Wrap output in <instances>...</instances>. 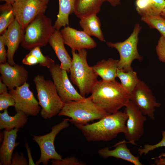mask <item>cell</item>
I'll return each mask as SVG.
<instances>
[{"instance_id": "obj_41", "label": "cell", "mask_w": 165, "mask_h": 165, "mask_svg": "<svg viewBox=\"0 0 165 165\" xmlns=\"http://www.w3.org/2000/svg\"><path fill=\"white\" fill-rule=\"evenodd\" d=\"M1 1H5L6 3L9 4L11 5L13 4L15 2V0H0Z\"/></svg>"}, {"instance_id": "obj_20", "label": "cell", "mask_w": 165, "mask_h": 165, "mask_svg": "<svg viewBox=\"0 0 165 165\" xmlns=\"http://www.w3.org/2000/svg\"><path fill=\"white\" fill-rule=\"evenodd\" d=\"M119 60L109 58L98 61L93 66L92 68L98 75L105 82L114 81L117 77Z\"/></svg>"}, {"instance_id": "obj_25", "label": "cell", "mask_w": 165, "mask_h": 165, "mask_svg": "<svg viewBox=\"0 0 165 165\" xmlns=\"http://www.w3.org/2000/svg\"><path fill=\"white\" fill-rule=\"evenodd\" d=\"M75 0H59V9L57 19L53 25L55 29L60 30L69 25V16L74 13Z\"/></svg>"}, {"instance_id": "obj_7", "label": "cell", "mask_w": 165, "mask_h": 165, "mask_svg": "<svg viewBox=\"0 0 165 165\" xmlns=\"http://www.w3.org/2000/svg\"><path fill=\"white\" fill-rule=\"evenodd\" d=\"M141 29L140 24L137 23L134 26L133 31L130 36L122 42L113 43L106 42L108 46L116 49L118 52L120 59L118 63V68L127 72L132 69L133 61L137 59L141 61L142 57L139 53L137 46L138 35Z\"/></svg>"}, {"instance_id": "obj_37", "label": "cell", "mask_w": 165, "mask_h": 165, "mask_svg": "<svg viewBox=\"0 0 165 165\" xmlns=\"http://www.w3.org/2000/svg\"><path fill=\"white\" fill-rule=\"evenodd\" d=\"M25 148L26 149L28 159V165H36L33 160L32 157L31 151L30 148L29 147L27 143H25Z\"/></svg>"}, {"instance_id": "obj_43", "label": "cell", "mask_w": 165, "mask_h": 165, "mask_svg": "<svg viewBox=\"0 0 165 165\" xmlns=\"http://www.w3.org/2000/svg\"><path fill=\"white\" fill-rule=\"evenodd\" d=\"M42 2L45 4L47 5L49 1V0H40Z\"/></svg>"}, {"instance_id": "obj_2", "label": "cell", "mask_w": 165, "mask_h": 165, "mask_svg": "<svg viewBox=\"0 0 165 165\" xmlns=\"http://www.w3.org/2000/svg\"><path fill=\"white\" fill-rule=\"evenodd\" d=\"M91 93L93 102L108 114L119 111L130 100L129 94L116 80L98 81Z\"/></svg>"}, {"instance_id": "obj_4", "label": "cell", "mask_w": 165, "mask_h": 165, "mask_svg": "<svg viewBox=\"0 0 165 165\" xmlns=\"http://www.w3.org/2000/svg\"><path fill=\"white\" fill-rule=\"evenodd\" d=\"M108 115L93 101L91 96L83 99L64 103L58 114L70 117V123L86 124L88 122L100 120Z\"/></svg>"}, {"instance_id": "obj_32", "label": "cell", "mask_w": 165, "mask_h": 165, "mask_svg": "<svg viewBox=\"0 0 165 165\" xmlns=\"http://www.w3.org/2000/svg\"><path fill=\"white\" fill-rule=\"evenodd\" d=\"M156 50L159 61L165 63V35H161L156 46Z\"/></svg>"}, {"instance_id": "obj_15", "label": "cell", "mask_w": 165, "mask_h": 165, "mask_svg": "<svg viewBox=\"0 0 165 165\" xmlns=\"http://www.w3.org/2000/svg\"><path fill=\"white\" fill-rule=\"evenodd\" d=\"M0 79L10 90L23 85L28 77V72L24 66H11L7 62L0 63Z\"/></svg>"}, {"instance_id": "obj_17", "label": "cell", "mask_w": 165, "mask_h": 165, "mask_svg": "<svg viewBox=\"0 0 165 165\" xmlns=\"http://www.w3.org/2000/svg\"><path fill=\"white\" fill-rule=\"evenodd\" d=\"M127 141L123 140L114 145L115 148L113 149H109V147L99 149L98 154L105 159L114 157L130 162L134 165H143L139 160V156H135L131 152L127 147Z\"/></svg>"}, {"instance_id": "obj_13", "label": "cell", "mask_w": 165, "mask_h": 165, "mask_svg": "<svg viewBox=\"0 0 165 165\" xmlns=\"http://www.w3.org/2000/svg\"><path fill=\"white\" fill-rule=\"evenodd\" d=\"M12 6L15 19L24 29L37 15L44 13L47 8L40 0H20Z\"/></svg>"}, {"instance_id": "obj_6", "label": "cell", "mask_w": 165, "mask_h": 165, "mask_svg": "<svg viewBox=\"0 0 165 165\" xmlns=\"http://www.w3.org/2000/svg\"><path fill=\"white\" fill-rule=\"evenodd\" d=\"M55 29L50 18L44 13L37 15L24 29L21 43L22 47L31 50L37 47L45 46Z\"/></svg>"}, {"instance_id": "obj_28", "label": "cell", "mask_w": 165, "mask_h": 165, "mask_svg": "<svg viewBox=\"0 0 165 165\" xmlns=\"http://www.w3.org/2000/svg\"><path fill=\"white\" fill-rule=\"evenodd\" d=\"M141 20L150 28L158 30L161 35H165V18L161 15L142 16Z\"/></svg>"}, {"instance_id": "obj_30", "label": "cell", "mask_w": 165, "mask_h": 165, "mask_svg": "<svg viewBox=\"0 0 165 165\" xmlns=\"http://www.w3.org/2000/svg\"><path fill=\"white\" fill-rule=\"evenodd\" d=\"M162 139L158 143L153 145L146 144L144 145L143 148H139L138 152L140 156L143 154L145 155L147 154L149 152L160 147H165V131L162 132ZM165 157V152H162L159 156L156 158Z\"/></svg>"}, {"instance_id": "obj_35", "label": "cell", "mask_w": 165, "mask_h": 165, "mask_svg": "<svg viewBox=\"0 0 165 165\" xmlns=\"http://www.w3.org/2000/svg\"><path fill=\"white\" fill-rule=\"evenodd\" d=\"M5 44L3 36H0V63L7 62V52L5 48Z\"/></svg>"}, {"instance_id": "obj_16", "label": "cell", "mask_w": 165, "mask_h": 165, "mask_svg": "<svg viewBox=\"0 0 165 165\" xmlns=\"http://www.w3.org/2000/svg\"><path fill=\"white\" fill-rule=\"evenodd\" d=\"M24 29L15 19L2 35L5 44L7 47V62L11 66L15 65L14 60L15 53L21 44Z\"/></svg>"}, {"instance_id": "obj_26", "label": "cell", "mask_w": 165, "mask_h": 165, "mask_svg": "<svg viewBox=\"0 0 165 165\" xmlns=\"http://www.w3.org/2000/svg\"><path fill=\"white\" fill-rule=\"evenodd\" d=\"M117 77L121 82V84L130 95L138 83L140 79L137 72L132 69L127 72L118 68Z\"/></svg>"}, {"instance_id": "obj_9", "label": "cell", "mask_w": 165, "mask_h": 165, "mask_svg": "<svg viewBox=\"0 0 165 165\" xmlns=\"http://www.w3.org/2000/svg\"><path fill=\"white\" fill-rule=\"evenodd\" d=\"M49 69L57 93L64 103L85 98L75 89L68 78L67 72L60 65L54 64Z\"/></svg>"}, {"instance_id": "obj_39", "label": "cell", "mask_w": 165, "mask_h": 165, "mask_svg": "<svg viewBox=\"0 0 165 165\" xmlns=\"http://www.w3.org/2000/svg\"><path fill=\"white\" fill-rule=\"evenodd\" d=\"M8 87L4 83L2 80L0 79V94L8 92Z\"/></svg>"}, {"instance_id": "obj_22", "label": "cell", "mask_w": 165, "mask_h": 165, "mask_svg": "<svg viewBox=\"0 0 165 165\" xmlns=\"http://www.w3.org/2000/svg\"><path fill=\"white\" fill-rule=\"evenodd\" d=\"M136 9L141 16L161 15L165 0H136Z\"/></svg>"}, {"instance_id": "obj_40", "label": "cell", "mask_w": 165, "mask_h": 165, "mask_svg": "<svg viewBox=\"0 0 165 165\" xmlns=\"http://www.w3.org/2000/svg\"><path fill=\"white\" fill-rule=\"evenodd\" d=\"M105 1L108 2L111 5L115 7L120 4L121 0H105Z\"/></svg>"}, {"instance_id": "obj_23", "label": "cell", "mask_w": 165, "mask_h": 165, "mask_svg": "<svg viewBox=\"0 0 165 165\" xmlns=\"http://www.w3.org/2000/svg\"><path fill=\"white\" fill-rule=\"evenodd\" d=\"M13 116L8 114L7 109L0 113V129L9 131L15 128H23L27 122V115L21 111L16 112Z\"/></svg>"}, {"instance_id": "obj_42", "label": "cell", "mask_w": 165, "mask_h": 165, "mask_svg": "<svg viewBox=\"0 0 165 165\" xmlns=\"http://www.w3.org/2000/svg\"><path fill=\"white\" fill-rule=\"evenodd\" d=\"M161 16L165 18V7L163 10L161 14Z\"/></svg>"}, {"instance_id": "obj_10", "label": "cell", "mask_w": 165, "mask_h": 165, "mask_svg": "<svg viewBox=\"0 0 165 165\" xmlns=\"http://www.w3.org/2000/svg\"><path fill=\"white\" fill-rule=\"evenodd\" d=\"M130 100L144 115L148 116L152 120L155 119V108L160 107L161 105L157 101L149 87L140 79L130 94Z\"/></svg>"}, {"instance_id": "obj_12", "label": "cell", "mask_w": 165, "mask_h": 165, "mask_svg": "<svg viewBox=\"0 0 165 165\" xmlns=\"http://www.w3.org/2000/svg\"><path fill=\"white\" fill-rule=\"evenodd\" d=\"M27 82L22 85L10 90L15 101L16 112L21 111L27 116H35L40 112L41 108Z\"/></svg>"}, {"instance_id": "obj_34", "label": "cell", "mask_w": 165, "mask_h": 165, "mask_svg": "<svg viewBox=\"0 0 165 165\" xmlns=\"http://www.w3.org/2000/svg\"><path fill=\"white\" fill-rule=\"evenodd\" d=\"M28 161L24 157V154L20 153L19 155L17 152L13 153L11 158V165H27Z\"/></svg>"}, {"instance_id": "obj_33", "label": "cell", "mask_w": 165, "mask_h": 165, "mask_svg": "<svg viewBox=\"0 0 165 165\" xmlns=\"http://www.w3.org/2000/svg\"><path fill=\"white\" fill-rule=\"evenodd\" d=\"M52 165H83L85 163L79 162L74 156L68 157L61 160H52Z\"/></svg>"}, {"instance_id": "obj_21", "label": "cell", "mask_w": 165, "mask_h": 165, "mask_svg": "<svg viewBox=\"0 0 165 165\" xmlns=\"http://www.w3.org/2000/svg\"><path fill=\"white\" fill-rule=\"evenodd\" d=\"M105 0H75L74 13L79 19L97 14Z\"/></svg>"}, {"instance_id": "obj_3", "label": "cell", "mask_w": 165, "mask_h": 165, "mask_svg": "<svg viewBox=\"0 0 165 165\" xmlns=\"http://www.w3.org/2000/svg\"><path fill=\"white\" fill-rule=\"evenodd\" d=\"M72 64L70 69V79L78 88L79 94L85 97L91 93L98 82V75L87 62V52L85 49L78 51L72 50Z\"/></svg>"}, {"instance_id": "obj_31", "label": "cell", "mask_w": 165, "mask_h": 165, "mask_svg": "<svg viewBox=\"0 0 165 165\" xmlns=\"http://www.w3.org/2000/svg\"><path fill=\"white\" fill-rule=\"evenodd\" d=\"M15 101L10 93L6 92L0 94V110L2 111L9 106H14Z\"/></svg>"}, {"instance_id": "obj_36", "label": "cell", "mask_w": 165, "mask_h": 165, "mask_svg": "<svg viewBox=\"0 0 165 165\" xmlns=\"http://www.w3.org/2000/svg\"><path fill=\"white\" fill-rule=\"evenodd\" d=\"M23 64L31 66L39 64V61L36 57L34 55L29 53L26 55L22 60Z\"/></svg>"}, {"instance_id": "obj_14", "label": "cell", "mask_w": 165, "mask_h": 165, "mask_svg": "<svg viewBox=\"0 0 165 165\" xmlns=\"http://www.w3.org/2000/svg\"><path fill=\"white\" fill-rule=\"evenodd\" d=\"M64 44L72 50L79 51L83 49H91L97 45L95 41L84 31L77 30L68 26L60 30Z\"/></svg>"}, {"instance_id": "obj_38", "label": "cell", "mask_w": 165, "mask_h": 165, "mask_svg": "<svg viewBox=\"0 0 165 165\" xmlns=\"http://www.w3.org/2000/svg\"><path fill=\"white\" fill-rule=\"evenodd\" d=\"M152 159H155V163L156 165H165V157L152 158Z\"/></svg>"}, {"instance_id": "obj_24", "label": "cell", "mask_w": 165, "mask_h": 165, "mask_svg": "<svg viewBox=\"0 0 165 165\" xmlns=\"http://www.w3.org/2000/svg\"><path fill=\"white\" fill-rule=\"evenodd\" d=\"M97 14L80 19L79 24L83 31L90 36H93L100 41H105L101 30V22Z\"/></svg>"}, {"instance_id": "obj_19", "label": "cell", "mask_w": 165, "mask_h": 165, "mask_svg": "<svg viewBox=\"0 0 165 165\" xmlns=\"http://www.w3.org/2000/svg\"><path fill=\"white\" fill-rule=\"evenodd\" d=\"M19 128H15L9 131L5 130L3 139L0 148V165H11L14 149L19 143L16 142Z\"/></svg>"}, {"instance_id": "obj_44", "label": "cell", "mask_w": 165, "mask_h": 165, "mask_svg": "<svg viewBox=\"0 0 165 165\" xmlns=\"http://www.w3.org/2000/svg\"><path fill=\"white\" fill-rule=\"evenodd\" d=\"M20 0H15V2H17L20 1Z\"/></svg>"}, {"instance_id": "obj_1", "label": "cell", "mask_w": 165, "mask_h": 165, "mask_svg": "<svg viewBox=\"0 0 165 165\" xmlns=\"http://www.w3.org/2000/svg\"><path fill=\"white\" fill-rule=\"evenodd\" d=\"M127 116L124 112H118L108 114L96 123L86 124H75L89 142L111 140L120 133L127 130L126 122Z\"/></svg>"}, {"instance_id": "obj_27", "label": "cell", "mask_w": 165, "mask_h": 165, "mask_svg": "<svg viewBox=\"0 0 165 165\" xmlns=\"http://www.w3.org/2000/svg\"><path fill=\"white\" fill-rule=\"evenodd\" d=\"M0 34L2 35L15 19L13 6L6 3L0 6Z\"/></svg>"}, {"instance_id": "obj_8", "label": "cell", "mask_w": 165, "mask_h": 165, "mask_svg": "<svg viewBox=\"0 0 165 165\" xmlns=\"http://www.w3.org/2000/svg\"><path fill=\"white\" fill-rule=\"evenodd\" d=\"M67 119H64L59 123L51 128L50 133L42 136L32 135L33 139L38 145L40 150L39 159L35 163L36 165L42 163L44 165H47L51 159L61 160L62 156L59 154L55 150L54 142L56 135L62 130L69 126Z\"/></svg>"}, {"instance_id": "obj_18", "label": "cell", "mask_w": 165, "mask_h": 165, "mask_svg": "<svg viewBox=\"0 0 165 165\" xmlns=\"http://www.w3.org/2000/svg\"><path fill=\"white\" fill-rule=\"evenodd\" d=\"M48 43L60 61L61 67L68 72H70L72 59L65 48L60 30H55L50 38Z\"/></svg>"}, {"instance_id": "obj_29", "label": "cell", "mask_w": 165, "mask_h": 165, "mask_svg": "<svg viewBox=\"0 0 165 165\" xmlns=\"http://www.w3.org/2000/svg\"><path fill=\"white\" fill-rule=\"evenodd\" d=\"M40 48L37 47L31 50L30 53L35 55L39 61L40 66L46 67L48 69L54 64V60L49 56H45L42 54Z\"/></svg>"}, {"instance_id": "obj_11", "label": "cell", "mask_w": 165, "mask_h": 165, "mask_svg": "<svg viewBox=\"0 0 165 165\" xmlns=\"http://www.w3.org/2000/svg\"><path fill=\"white\" fill-rule=\"evenodd\" d=\"M124 112L127 116L126 132L124 134L127 143L136 145L144 133V124L146 117L130 100L126 105Z\"/></svg>"}, {"instance_id": "obj_5", "label": "cell", "mask_w": 165, "mask_h": 165, "mask_svg": "<svg viewBox=\"0 0 165 165\" xmlns=\"http://www.w3.org/2000/svg\"><path fill=\"white\" fill-rule=\"evenodd\" d=\"M34 81L38 103L42 108L40 112L42 117L47 119L58 114L64 103L59 96L53 82L39 75L35 77Z\"/></svg>"}]
</instances>
